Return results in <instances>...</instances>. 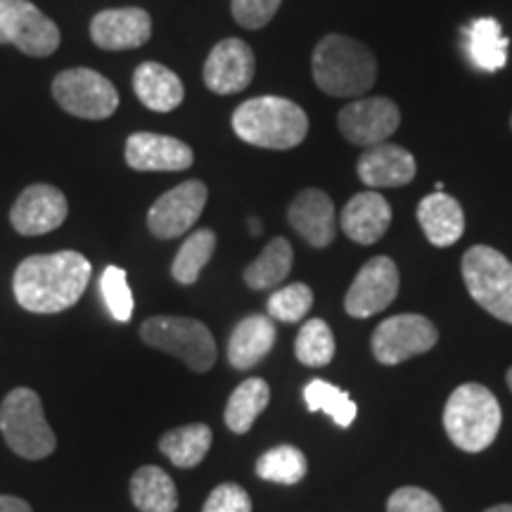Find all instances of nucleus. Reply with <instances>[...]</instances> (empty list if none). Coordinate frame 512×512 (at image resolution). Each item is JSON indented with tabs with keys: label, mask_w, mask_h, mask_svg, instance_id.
<instances>
[{
	"label": "nucleus",
	"mask_w": 512,
	"mask_h": 512,
	"mask_svg": "<svg viewBox=\"0 0 512 512\" xmlns=\"http://www.w3.org/2000/svg\"><path fill=\"white\" fill-rule=\"evenodd\" d=\"M211 439H214V434H211L209 425L195 422V425L176 427V430L166 432L159 439V451L176 467H185L188 470V467L202 463L211 448Z\"/></svg>",
	"instance_id": "a878e982"
},
{
	"label": "nucleus",
	"mask_w": 512,
	"mask_h": 512,
	"mask_svg": "<svg viewBox=\"0 0 512 512\" xmlns=\"http://www.w3.org/2000/svg\"><path fill=\"white\" fill-rule=\"evenodd\" d=\"M418 221L434 247L456 245L465 233L463 207L446 192L434 190L418 204Z\"/></svg>",
	"instance_id": "4be33fe9"
},
{
	"label": "nucleus",
	"mask_w": 512,
	"mask_h": 512,
	"mask_svg": "<svg viewBox=\"0 0 512 512\" xmlns=\"http://www.w3.org/2000/svg\"><path fill=\"white\" fill-rule=\"evenodd\" d=\"M0 432L17 456L43 460L57 448V437L43 413L41 396L34 389L17 387L0 406Z\"/></svg>",
	"instance_id": "39448f33"
},
{
	"label": "nucleus",
	"mask_w": 512,
	"mask_h": 512,
	"mask_svg": "<svg viewBox=\"0 0 512 512\" xmlns=\"http://www.w3.org/2000/svg\"><path fill=\"white\" fill-rule=\"evenodd\" d=\"M389 223H392V207L375 190L358 192L356 197H351L339 219L344 235L358 245H375L387 233Z\"/></svg>",
	"instance_id": "aec40b11"
},
{
	"label": "nucleus",
	"mask_w": 512,
	"mask_h": 512,
	"mask_svg": "<svg viewBox=\"0 0 512 512\" xmlns=\"http://www.w3.org/2000/svg\"><path fill=\"white\" fill-rule=\"evenodd\" d=\"M439 332L430 318L399 313L382 320L373 332V356L384 366H399L408 358L437 347Z\"/></svg>",
	"instance_id": "9d476101"
},
{
	"label": "nucleus",
	"mask_w": 512,
	"mask_h": 512,
	"mask_svg": "<svg viewBox=\"0 0 512 512\" xmlns=\"http://www.w3.org/2000/svg\"><path fill=\"white\" fill-rule=\"evenodd\" d=\"M294 252L285 238H273L256 259L245 268V283L252 290H271L292 271Z\"/></svg>",
	"instance_id": "bb28decb"
},
{
	"label": "nucleus",
	"mask_w": 512,
	"mask_h": 512,
	"mask_svg": "<svg viewBox=\"0 0 512 512\" xmlns=\"http://www.w3.org/2000/svg\"><path fill=\"white\" fill-rule=\"evenodd\" d=\"M216 249V235L214 230L202 228L188 235V240L183 242L178 249L174 264H171V275H174L176 283L181 285H195L204 266L209 264L211 254Z\"/></svg>",
	"instance_id": "c85d7f7f"
},
{
	"label": "nucleus",
	"mask_w": 512,
	"mask_h": 512,
	"mask_svg": "<svg viewBox=\"0 0 512 512\" xmlns=\"http://www.w3.org/2000/svg\"><path fill=\"white\" fill-rule=\"evenodd\" d=\"M131 501L140 512H176L178 491L162 467L145 465L131 477Z\"/></svg>",
	"instance_id": "b1692460"
},
{
	"label": "nucleus",
	"mask_w": 512,
	"mask_h": 512,
	"mask_svg": "<svg viewBox=\"0 0 512 512\" xmlns=\"http://www.w3.org/2000/svg\"><path fill=\"white\" fill-rule=\"evenodd\" d=\"M271 401V387L261 377H249L230 394L226 406V425L230 432L247 434Z\"/></svg>",
	"instance_id": "393cba45"
},
{
	"label": "nucleus",
	"mask_w": 512,
	"mask_h": 512,
	"mask_svg": "<svg viewBox=\"0 0 512 512\" xmlns=\"http://www.w3.org/2000/svg\"><path fill=\"white\" fill-rule=\"evenodd\" d=\"M313 306V290L304 283H294L287 287H280L275 290L271 297H268V316L273 320H280V323H299V320L306 318V313L311 311Z\"/></svg>",
	"instance_id": "473e14b6"
},
{
	"label": "nucleus",
	"mask_w": 512,
	"mask_h": 512,
	"mask_svg": "<svg viewBox=\"0 0 512 512\" xmlns=\"http://www.w3.org/2000/svg\"><path fill=\"white\" fill-rule=\"evenodd\" d=\"M501 406L484 384L467 382L448 396L444 430L448 439L465 453H479L494 444L501 430Z\"/></svg>",
	"instance_id": "20e7f679"
},
{
	"label": "nucleus",
	"mask_w": 512,
	"mask_h": 512,
	"mask_svg": "<svg viewBox=\"0 0 512 512\" xmlns=\"http://www.w3.org/2000/svg\"><path fill=\"white\" fill-rule=\"evenodd\" d=\"M297 361L309 368H323L335 358V335L323 318L306 320L294 342Z\"/></svg>",
	"instance_id": "2f4dec72"
},
{
	"label": "nucleus",
	"mask_w": 512,
	"mask_h": 512,
	"mask_svg": "<svg viewBox=\"0 0 512 512\" xmlns=\"http://www.w3.org/2000/svg\"><path fill=\"white\" fill-rule=\"evenodd\" d=\"M306 470H309L306 456L297 446L290 444L268 448L264 456L256 460V475L275 484H299L306 477Z\"/></svg>",
	"instance_id": "c756f323"
},
{
	"label": "nucleus",
	"mask_w": 512,
	"mask_h": 512,
	"mask_svg": "<svg viewBox=\"0 0 512 512\" xmlns=\"http://www.w3.org/2000/svg\"><path fill=\"white\" fill-rule=\"evenodd\" d=\"M399 294V268L389 256H375L351 283L344 309L351 318H370L392 306Z\"/></svg>",
	"instance_id": "f8f14e48"
},
{
	"label": "nucleus",
	"mask_w": 512,
	"mask_h": 512,
	"mask_svg": "<svg viewBox=\"0 0 512 512\" xmlns=\"http://www.w3.org/2000/svg\"><path fill=\"white\" fill-rule=\"evenodd\" d=\"M467 292L486 313L512 325V261L494 247L475 245L463 256Z\"/></svg>",
	"instance_id": "0eeeda50"
},
{
	"label": "nucleus",
	"mask_w": 512,
	"mask_h": 512,
	"mask_svg": "<svg viewBox=\"0 0 512 512\" xmlns=\"http://www.w3.org/2000/svg\"><path fill=\"white\" fill-rule=\"evenodd\" d=\"M313 81L332 98H356L377 79V60L368 46L342 34H328L313 50Z\"/></svg>",
	"instance_id": "7ed1b4c3"
},
{
	"label": "nucleus",
	"mask_w": 512,
	"mask_h": 512,
	"mask_svg": "<svg viewBox=\"0 0 512 512\" xmlns=\"http://www.w3.org/2000/svg\"><path fill=\"white\" fill-rule=\"evenodd\" d=\"M470 38V55L472 62L484 72H498L508 62V46L510 41L503 36L501 24L496 19L484 17L470 24L467 29Z\"/></svg>",
	"instance_id": "cd10ccee"
},
{
	"label": "nucleus",
	"mask_w": 512,
	"mask_h": 512,
	"mask_svg": "<svg viewBox=\"0 0 512 512\" xmlns=\"http://www.w3.org/2000/svg\"><path fill=\"white\" fill-rule=\"evenodd\" d=\"M93 43L102 50H133L152 36V17L143 8L102 10L91 22Z\"/></svg>",
	"instance_id": "f3484780"
},
{
	"label": "nucleus",
	"mask_w": 512,
	"mask_h": 512,
	"mask_svg": "<svg viewBox=\"0 0 512 512\" xmlns=\"http://www.w3.org/2000/svg\"><path fill=\"white\" fill-rule=\"evenodd\" d=\"M356 171L368 188H401L413 181L418 164L406 147L380 143L363 152Z\"/></svg>",
	"instance_id": "6ab92c4d"
},
{
	"label": "nucleus",
	"mask_w": 512,
	"mask_h": 512,
	"mask_svg": "<svg viewBox=\"0 0 512 512\" xmlns=\"http://www.w3.org/2000/svg\"><path fill=\"white\" fill-rule=\"evenodd\" d=\"M60 29L29 0H0V43H12L31 57H48L60 48Z\"/></svg>",
	"instance_id": "1a4fd4ad"
},
{
	"label": "nucleus",
	"mask_w": 512,
	"mask_h": 512,
	"mask_svg": "<svg viewBox=\"0 0 512 512\" xmlns=\"http://www.w3.org/2000/svg\"><path fill=\"white\" fill-rule=\"evenodd\" d=\"M254 72V50L240 38H226L216 43L204 62V83L216 95H235L252 83Z\"/></svg>",
	"instance_id": "2eb2a0df"
},
{
	"label": "nucleus",
	"mask_w": 512,
	"mask_h": 512,
	"mask_svg": "<svg viewBox=\"0 0 512 512\" xmlns=\"http://www.w3.org/2000/svg\"><path fill=\"white\" fill-rule=\"evenodd\" d=\"M235 136L264 150H292L309 136V117L297 102L261 95L252 98L233 114Z\"/></svg>",
	"instance_id": "f03ea898"
},
{
	"label": "nucleus",
	"mask_w": 512,
	"mask_h": 512,
	"mask_svg": "<svg viewBox=\"0 0 512 512\" xmlns=\"http://www.w3.org/2000/svg\"><path fill=\"white\" fill-rule=\"evenodd\" d=\"M53 95L57 105L72 117L100 121L112 117L119 107V93L110 79L95 69H67L53 81Z\"/></svg>",
	"instance_id": "6e6552de"
},
{
	"label": "nucleus",
	"mask_w": 512,
	"mask_h": 512,
	"mask_svg": "<svg viewBox=\"0 0 512 512\" xmlns=\"http://www.w3.org/2000/svg\"><path fill=\"white\" fill-rule=\"evenodd\" d=\"M304 401L311 413H328L337 427H349L356 420L358 406L351 401L349 392L325 380H311L304 387Z\"/></svg>",
	"instance_id": "7c9ffc66"
},
{
	"label": "nucleus",
	"mask_w": 512,
	"mask_h": 512,
	"mask_svg": "<svg viewBox=\"0 0 512 512\" xmlns=\"http://www.w3.org/2000/svg\"><path fill=\"white\" fill-rule=\"evenodd\" d=\"M387 512H444L437 496L418 486H401L387 501Z\"/></svg>",
	"instance_id": "c9c22d12"
},
{
	"label": "nucleus",
	"mask_w": 512,
	"mask_h": 512,
	"mask_svg": "<svg viewBox=\"0 0 512 512\" xmlns=\"http://www.w3.org/2000/svg\"><path fill=\"white\" fill-rule=\"evenodd\" d=\"M147 347L181 358L195 373H207L216 363L214 335L202 320L183 316H152L140 325Z\"/></svg>",
	"instance_id": "423d86ee"
},
{
	"label": "nucleus",
	"mask_w": 512,
	"mask_h": 512,
	"mask_svg": "<svg viewBox=\"0 0 512 512\" xmlns=\"http://www.w3.org/2000/svg\"><path fill=\"white\" fill-rule=\"evenodd\" d=\"M100 292L102 299H105L107 311L112 313V318L119 320V323H128L136 304H133V292L131 285H128V275L124 268L107 266L100 278Z\"/></svg>",
	"instance_id": "72a5a7b5"
},
{
	"label": "nucleus",
	"mask_w": 512,
	"mask_h": 512,
	"mask_svg": "<svg viewBox=\"0 0 512 512\" xmlns=\"http://www.w3.org/2000/svg\"><path fill=\"white\" fill-rule=\"evenodd\" d=\"M287 219L311 247L325 249L337 238V216L335 204L323 190L306 188L294 197Z\"/></svg>",
	"instance_id": "a211bd4d"
},
{
	"label": "nucleus",
	"mask_w": 512,
	"mask_h": 512,
	"mask_svg": "<svg viewBox=\"0 0 512 512\" xmlns=\"http://www.w3.org/2000/svg\"><path fill=\"white\" fill-rule=\"evenodd\" d=\"M133 91L147 110L171 112L181 105L185 98L183 81L176 72L159 62H143L133 72Z\"/></svg>",
	"instance_id": "5701e85b"
},
{
	"label": "nucleus",
	"mask_w": 512,
	"mask_h": 512,
	"mask_svg": "<svg viewBox=\"0 0 512 512\" xmlns=\"http://www.w3.org/2000/svg\"><path fill=\"white\" fill-rule=\"evenodd\" d=\"M280 5L283 0H233L230 10L242 29H264Z\"/></svg>",
	"instance_id": "f704fd0d"
},
{
	"label": "nucleus",
	"mask_w": 512,
	"mask_h": 512,
	"mask_svg": "<svg viewBox=\"0 0 512 512\" xmlns=\"http://www.w3.org/2000/svg\"><path fill=\"white\" fill-rule=\"evenodd\" d=\"M93 266L72 249L36 254L17 266L12 290L22 309L31 313H60L72 309L91 283Z\"/></svg>",
	"instance_id": "f257e3e1"
},
{
	"label": "nucleus",
	"mask_w": 512,
	"mask_h": 512,
	"mask_svg": "<svg viewBox=\"0 0 512 512\" xmlns=\"http://www.w3.org/2000/svg\"><path fill=\"white\" fill-rule=\"evenodd\" d=\"M209 190L202 181H185L169 192L147 211V226L159 240H174L195 226L207 207Z\"/></svg>",
	"instance_id": "9b49d317"
},
{
	"label": "nucleus",
	"mask_w": 512,
	"mask_h": 512,
	"mask_svg": "<svg viewBox=\"0 0 512 512\" xmlns=\"http://www.w3.org/2000/svg\"><path fill=\"white\" fill-rule=\"evenodd\" d=\"M69 214L67 197L55 185L36 183L29 185L17 197L15 207L10 209V223L19 235H46L50 230L60 228Z\"/></svg>",
	"instance_id": "4468645a"
},
{
	"label": "nucleus",
	"mask_w": 512,
	"mask_h": 512,
	"mask_svg": "<svg viewBox=\"0 0 512 512\" xmlns=\"http://www.w3.org/2000/svg\"><path fill=\"white\" fill-rule=\"evenodd\" d=\"M126 164L136 171H183L195 162L192 147L159 133H133L126 140Z\"/></svg>",
	"instance_id": "dca6fc26"
},
{
	"label": "nucleus",
	"mask_w": 512,
	"mask_h": 512,
	"mask_svg": "<svg viewBox=\"0 0 512 512\" xmlns=\"http://www.w3.org/2000/svg\"><path fill=\"white\" fill-rule=\"evenodd\" d=\"M0 512H34L27 501L17 496H0Z\"/></svg>",
	"instance_id": "4c0bfd02"
},
{
	"label": "nucleus",
	"mask_w": 512,
	"mask_h": 512,
	"mask_svg": "<svg viewBox=\"0 0 512 512\" xmlns=\"http://www.w3.org/2000/svg\"><path fill=\"white\" fill-rule=\"evenodd\" d=\"M484 512H512V505H510V503L494 505V508H489V510H484Z\"/></svg>",
	"instance_id": "ea45409f"
},
{
	"label": "nucleus",
	"mask_w": 512,
	"mask_h": 512,
	"mask_svg": "<svg viewBox=\"0 0 512 512\" xmlns=\"http://www.w3.org/2000/svg\"><path fill=\"white\" fill-rule=\"evenodd\" d=\"M202 512H252V498L240 484L226 482L211 491Z\"/></svg>",
	"instance_id": "e433bc0d"
},
{
	"label": "nucleus",
	"mask_w": 512,
	"mask_h": 512,
	"mask_svg": "<svg viewBox=\"0 0 512 512\" xmlns=\"http://www.w3.org/2000/svg\"><path fill=\"white\" fill-rule=\"evenodd\" d=\"M508 387H510V392H512V368L508 370Z\"/></svg>",
	"instance_id": "a19ab883"
},
{
	"label": "nucleus",
	"mask_w": 512,
	"mask_h": 512,
	"mask_svg": "<svg viewBox=\"0 0 512 512\" xmlns=\"http://www.w3.org/2000/svg\"><path fill=\"white\" fill-rule=\"evenodd\" d=\"M510 126H512V121H510Z\"/></svg>",
	"instance_id": "79ce46f5"
},
{
	"label": "nucleus",
	"mask_w": 512,
	"mask_h": 512,
	"mask_svg": "<svg viewBox=\"0 0 512 512\" xmlns=\"http://www.w3.org/2000/svg\"><path fill=\"white\" fill-rule=\"evenodd\" d=\"M249 230H252V235H261V221L249 219Z\"/></svg>",
	"instance_id": "58836bf2"
},
{
	"label": "nucleus",
	"mask_w": 512,
	"mask_h": 512,
	"mask_svg": "<svg viewBox=\"0 0 512 512\" xmlns=\"http://www.w3.org/2000/svg\"><path fill=\"white\" fill-rule=\"evenodd\" d=\"M275 339H278V330L271 316H254L242 318L230 332L228 339V361L235 370H249L256 363L264 361L271 354Z\"/></svg>",
	"instance_id": "412c9836"
},
{
	"label": "nucleus",
	"mask_w": 512,
	"mask_h": 512,
	"mask_svg": "<svg viewBox=\"0 0 512 512\" xmlns=\"http://www.w3.org/2000/svg\"><path fill=\"white\" fill-rule=\"evenodd\" d=\"M401 124V112L389 98H361L349 102L337 117V126L349 143L373 147L387 140Z\"/></svg>",
	"instance_id": "ddd939ff"
}]
</instances>
